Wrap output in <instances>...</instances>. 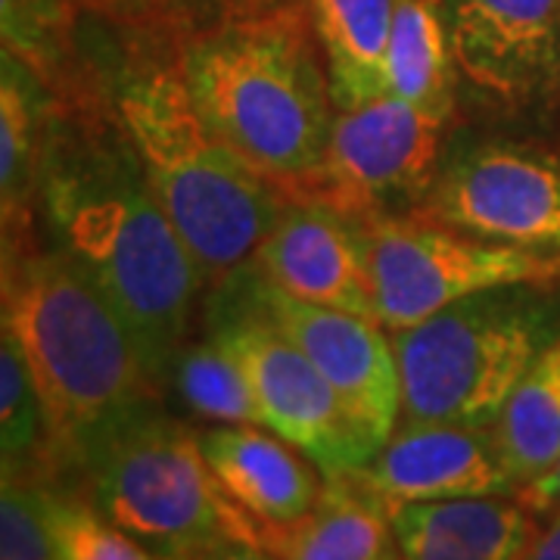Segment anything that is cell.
<instances>
[{
  "label": "cell",
  "instance_id": "1",
  "mask_svg": "<svg viewBox=\"0 0 560 560\" xmlns=\"http://www.w3.org/2000/svg\"><path fill=\"white\" fill-rule=\"evenodd\" d=\"M50 91L38 202L160 383L187 342L206 275L153 194L109 94L75 72Z\"/></svg>",
  "mask_w": 560,
  "mask_h": 560
},
{
  "label": "cell",
  "instance_id": "2",
  "mask_svg": "<svg viewBox=\"0 0 560 560\" xmlns=\"http://www.w3.org/2000/svg\"><path fill=\"white\" fill-rule=\"evenodd\" d=\"M3 330L38 383L57 460H84L153 405L156 381L119 308L62 246H40L35 224L3 231Z\"/></svg>",
  "mask_w": 560,
  "mask_h": 560
},
{
  "label": "cell",
  "instance_id": "3",
  "mask_svg": "<svg viewBox=\"0 0 560 560\" xmlns=\"http://www.w3.org/2000/svg\"><path fill=\"white\" fill-rule=\"evenodd\" d=\"M206 125L287 197L324 160L337 103L308 3L265 10L175 38Z\"/></svg>",
  "mask_w": 560,
  "mask_h": 560
},
{
  "label": "cell",
  "instance_id": "4",
  "mask_svg": "<svg viewBox=\"0 0 560 560\" xmlns=\"http://www.w3.org/2000/svg\"><path fill=\"white\" fill-rule=\"evenodd\" d=\"M125 135L206 283L253 268L287 197L206 125L178 57H128L109 88Z\"/></svg>",
  "mask_w": 560,
  "mask_h": 560
},
{
  "label": "cell",
  "instance_id": "5",
  "mask_svg": "<svg viewBox=\"0 0 560 560\" xmlns=\"http://www.w3.org/2000/svg\"><path fill=\"white\" fill-rule=\"evenodd\" d=\"M94 504L156 558L175 560L219 536H253V517L221 489L200 433L153 405L116 423L81 460Z\"/></svg>",
  "mask_w": 560,
  "mask_h": 560
},
{
  "label": "cell",
  "instance_id": "6",
  "mask_svg": "<svg viewBox=\"0 0 560 560\" xmlns=\"http://www.w3.org/2000/svg\"><path fill=\"white\" fill-rule=\"evenodd\" d=\"M401 420L492 427L545 349V318L511 293H480L393 334Z\"/></svg>",
  "mask_w": 560,
  "mask_h": 560
},
{
  "label": "cell",
  "instance_id": "7",
  "mask_svg": "<svg viewBox=\"0 0 560 560\" xmlns=\"http://www.w3.org/2000/svg\"><path fill=\"white\" fill-rule=\"evenodd\" d=\"M359 221L374 315L393 334L460 300L560 278V256L480 241L418 212Z\"/></svg>",
  "mask_w": 560,
  "mask_h": 560
},
{
  "label": "cell",
  "instance_id": "8",
  "mask_svg": "<svg viewBox=\"0 0 560 560\" xmlns=\"http://www.w3.org/2000/svg\"><path fill=\"white\" fill-rule=\"evenodd\" d=\"M445 121L393 97L342 106L320 165L287 194L349 219L389 215V206L423 202L440 175Z\"/></svg>",
  "mask_w": 560,
  "mask_h": 560
},
{
  "label": "cell",
  "instance_id": "9",
  "mask_svg": "<svg viewBox=\"0 0 560 560\" xmlns=\"http://www.w3.org/2000/svg\"><path fill=\"white\" fill-rule=\"evenodd\" d=\"M209 337L243 368L261 427L305 452L324 477L355 474L377 455L318 368L261 315L253 290L224 308Z\"/></svg>",
  "mask_w": 560,
  "mask_h": 560
},
{
  "label": "cell",
  "instance_id": "10",
  "mask_svg": "<svg viewBox=\"0 0 560 560\" xmlns=\"http://www.w3.org/2000/svg\"><path fill=\"white\" fill-rule=\"evenodd\" d=\"M415 212L480 241L560 256V156L514 140L477 143L440 168Z\"/></svg>",
  "mask_w": 560,
  "mask_h": 560
},
{
  "label": "cell",
  "instance_id": "11",
  "mask_svg": "<svg viewBox=\"0 0 560 560\" xmlns=\"http://www.w3.org/2000/svg\"><path fill=\"white\" fill-rule=\"evenodd\" d=\"M249 290L261 315L278 327L287 340L334 386L346 411L364 430V436L381 445L401 418V381L396 346L383 337V324L355 312L327 308L315 302L287 296L249 268Z\"/></svg>",
  "mask_w": 560,
  "mask_h": 560
},
{
  "label": "cell",
  "instance_id": "12",
  "mask_svg": "<svg viewBox=\"0 0 560 560\" xmlns=\"http://www.w3.org/2000/svg\"><path fill=\"white\" fill-rule=\"evenodd\" d=\"M455 66L482 94L526 103L560 79V0H442Z\"/></svg>",
  "mask_w": 560,
  "mask_h": 560
},
{
  "label": "cell",
  "instance_id": "13",
  "mask_svg": "<svg viewBox=\"0 0 560 560\" xmlns=\"http://www.w3.org/2000/svg\"><path fill=\"white\" fill-rule=\"evenodd\" d=\"M359 477L393 511L467 495H517L492 427L401 420Z\"/></svg>",
  "mask_w": 560,
  "mask_h": 560
},
{
  "label": "cell",
  "instance_id": "14",
  "mask_svg": "<svg viewBox=\"0 0 560 560\" xmlns=\"http://www.w3.org/2000/svg\"><path fill=\"white\" fill-rule=\"evenodd\" d=\"M253 271L287 296L377 320L361 221L327 206L283 202Z\"/></svg>",
  "mask_w": 560,
  "mask_h": 560
},
{
  "label": "cell",
  "instance_id": "15",
  "mask_svg": "<svg viewBox=\"0 0 560 560\" xmlns=\"http://www.w3.org/2000/svg\"><path fill=\"white\" fill-rule=\"evenodd\" d=\"M200 445L228 499L261 526L300 521L324 489L315 460L256 423L209 427Z\"/></svg>",
  "mask_w": 560,
  "mask_h": 560
},
{
  "label": "cell",
  "instance_id": "16",
  "mask_svg": "<svg viewBox=\"0 0 560 560\" xmlns=\"http://www.w3.org/2000/svg\"><path fill=\"white\" fill-rule=\"evenodd\" d=\"M399 560H521L536 514L517 495H467L389 511Z\"/></svg>",
  "mask_w": 560,
  "mask_h": 560
},
{
  "label": "cell",
  "instance_id": "17",
  "mask_svg": "<svg viewBox=\"0 0 560 560\" xmlns=\"http://www.w3.org/2000/svg\"><path fill=\"white\" fill-rule=\"evenodd\" d=\"M253 533L278 560H399L389 508L355 474L324 477L315 508L300 521H253Z\"/></svg>",
  "mask_w": 560,
  "mask_h": 560
},
{
  "label": "cell",
  "instance_id": "18",
  "mask_svg": "<svg viewBox=\"0 0 560 560\" xmlns=\"http://www.w3.org/2000/svg\"><path fill=\"white\" fill-rule=\"evenodd\" d=\"M50 91L40 75L3 54L0 62V202L3 231L35 224Z\"/></svg>",
  "mask_w": 560,
  "mask_h": 560
},
{
  "label": "cell",
  "instance_id": "19",
  "mask_svg": "<svg viewBox=\"0 0 560 560\" xmlns=\"http://www.w3.org/2000/svg\"><path fill=\"white\" fill-rule=\"evenodd\" d=\"M337 109L386 94V47L396 0H305Z\"/></svg>",
  "mask_w": 560,
  "mask_h": 560
},
{
  "label": "cell",
  "instance_id": "20",
  "mask_svg": "<svg viewBox=\"0 0 560 560\" xmlns=\"http://www.w3.org/2000/svg\"><path fill=\"white\" fill-rule=\"evenodd\" d=\"M455 54L442 0H396L386 47V91L448 121L455 109Z\"/></svg>",
  "mask_w": 560,
  "mask_h": 560
},
{
  "label": "cell",
  "instance_id": "21",
  "mask_svg": "<svg viewBox=\"0 0 560 560\" xmlns=\"http://www.w3.org/2000/svg\"><path fill=\"white\" fill-rule=\"evenodd\" d=\"M501 464L514 492L545 477L560 460V340L529 364L492 423Z\"/></svg>",
  "mask_w": 560,
  "mask_h": 560
},
{
  "label": "cell",
  "instance_id": "22",
  "mask_svg": "<svg viewBox=\"0 0 560 560\" xmlns=\"http://www.w3.org/2000/svg\"><path fill=\"white\" fill-rule=\"evenodd\" d=\"M0 445L3 474H25L44 480V467L60 464L38 383L32 377L20 342L7 330L0 340Z\"/></svg>",
  "mask_w": 560,
  "mask_h": 560
},
{
  "label": "cell",
  "instance_id": "23",
  "mask_svg": "<svg viewBox=\"0 0 560 560\" xmlns=\"http://www.w3.org/2000/svg\"><path fill=\"white\" fill-rule=\"evenodd\" d=\"M168 377L180 401L200 418L215 423H261L243 368L212 337L184 342Z\"/></svg>",
  "mask_w": 560,
  "mask_h": 560
},
{
  "label": "cell",
  "instance_id": "24",
  "mask_svg": "<svg viewBox=\"0 0 560 560\" xmlns=\"http://www.w3.org/2000/svg\"><path fill=\"white\" fill-rule=\"evenodd\" d=\"M75 0H0L3 54L32 66L47 88L72 75L69 28Z\"/></svg>",
  "mask_w": 560,
  "mask_h": 560
},
{
  "label": "cell",
  "instance_id": "25",
  "mask_svg": "<svg viewBox=\"0 0 560 560\" xmlns=\"http://www.w3.org/2000/svg\"><path fill=\"white\" fill-rule=\"evenodd\" d=\"M47 521L54 560H162L79 495L47 489Z\"/></svg>",
  "mask_w": 560,
  "mask_h": 560
},
{
  "label": "cell",
  "instance_id": "26",
  "mask_svg": "<svg viewBox=\"0 0 560 560\" xmlns=\"http://www.w3.org/2000/svg\"><path fill=\"white\" fill-rule=\"evenodd\" d=\"M0 560H54L47 486L38 477L3 474L0 489Z\"/></svg>",
  "mask_w": 560,
  "mask_h": 560
},
{
  "label": "cell",
  "instance_id": "27",
  "mask_svg": "<svg viewBox=\"0 0 560 560\" xmlns=\"http://www.w3.org/2000/svg\"><path fill=\"white\" fill-rule=\"evenodd\" d=\"M283 0H172L168 7V32L175 38L202 32L209 25L231 20V16H243L253 10H265Z\"/></svg>",
  "mask_w": 560,
  "mask_h": 560
},
{
  "label": "cell",
  "instance_id": "28",
  "mask_svg": "<svg viewBox=\"0 0 560 560\" xmlns=\"http://www.w3.org/2000/svg\"><path fill=\"white\" fill-rule=\"evenodd\" d=\"M75 7L106 22L128 25V28H138V32H150V28H160V25L168 28L172 0H75Z\"/></svg>",
  "mask_w": 560,
  "mask_h": 560
},
{
  "label": "cell",
  "instance_id": "29",
  "mask_svg": "<svg viewBox=\"0 0 560 560\" xmlns=\"http://www.w3.org/2000/svg\"><path fill=\"white\" fill-rule=\"evenodd\" d=\"M175 560H278L268 548H261L259 541L246 539V536H219V539L206 541L200 548L187 551Z\"/></svg>",
  "mask_w": 560,
  "mask_h": 560
},
{
  "label": "cell",
  "instance_id": "30",
  "mask_svg": "<svg viewBox=\"0 0 560 560\" xmlns=\"http://www.w3.org/2000/svg\"><path fill=\"white\" fill-rule=\"evenodd\" d=\"M517 499L536 514V517H548L560 511V460L536 482H529L526 489L517 492Z\"/></svg>",
  "mask_w": 560,
  "mask_h": 560
},
{
  "label": "cell",
  "instance_id": "31",
  "mask_svg": "<svg viewBox=\"0 0 560 560\" xmlns=\"http://www.w3.org/2000/svg\"><path fill=\"white\" fill-rule=\"evenodd\" d=\"M521 560H560V511L536 523V533Z\"/></svg>",
  "mask_w": 560,
  "mask_h": 560
}]
</instances>
